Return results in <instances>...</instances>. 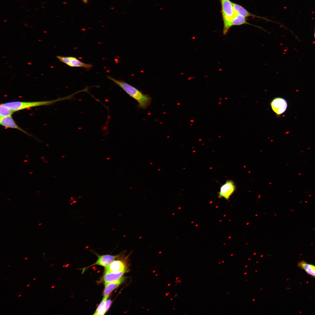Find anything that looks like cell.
Returning a JSON list of instances; mask_svg holds the SVG:
<instances>
[{
    "label": "cell",
    "instance_id": "8fae6325",
    "mask_svg": "<svg viewBox=\"0 0 315 315\" xmlns=\"http://www.w3.org/2000/svg\"><path fill=\"white\" fill-rule=\"evenodd\" d=\"M232 4L234 9L236 13L237 14L241 15L246 18L252 17L262 18L266 20L270 21L264 17L258 16L250 13L243 7L238 4L233 2Z\"/></svg>",
    "mask_w": 315,
    "mask_h": 315
},
{
    "label": "cell",
    "instance_id": "2e32d148",
    "mask_svg": "<svg viewBox=\"0 0 315 315\" xmlns=\"http://www.w3.org/2000/svg\"><path fill=\"white\" fill-rule=\"evenodd\" d=\"M14 113L8 107L5 106L3 104L0 105V117H3L12 115Z\"/></svg>",
    "mask_w": 315,
    "mask_h": 315
},
{
    "label": "cell",
    "instance_id": "484cf974",
    "mask_svg": "<svg viewBox=\"0 0 315 315\" xmlns=\"http://www.w3.org/2000/svg\"><path fill=\"white\" fill-rule=\"evenodd\" d=\"M224 262V261H222V263H223V262Z\"/></svg>",
    "mask_w": 315,
    "mask_h": 315
},
{
    "label": "cell",
    "instance_id": "4fadbf2b",
    "mask_svg": "<svg viewBox=\"0 0 315 315\" xmlns=\"http://www.w3.org/2000/svg\"><path fill=\"white\" fill-rule=\"evenodd\" d=\"M298 266L301 269L304 270L308 274L315 277V266L307 263L304 261L299 262Z\"/></svg>",
    "mask_w": 315,
    "mask_h": 315
},
{
    "label": "cell",
    "instance_id": "cb8c5ba5",
    "mask_svg": "<svg viewBox=\"0 0 315 315\" xmlns=\"http://www.w3.org/2000/svg\"><path fill=\"white\" fill-rule=\"evenodd\" d=\"M21 295H21V294H20V295H18V297H20V296H21Z\"/></svg>",
    "mask_w": 315,
    "mask_h": 315
},
{
    "label": "cell",
    "instance_id": "f1b7e54d",
    "mask_svg": "<svg viewBox=\"0 0 315 315\" xmlns=\"http://www.w3.org/2000/svg\"><path fill=\"white\" fill-rule=\"evenodd\" d=\"M7 279V278H6L5 279Z\"/></svg>",
    "mask_w": 315,
    "mask_h": 315
},
{
    "label": "cell",
    "instance_id": "ac0fdd59",
    "mask_svg": "<svg viewBox=\"0 0 315 315\" xmlns=\"http://www.w3.org/2000/svg\"><path fill=\"white\" fill-rule=\"evenodd\" d=\"M83 2L86 3L88 2V0H82Z\"/></svg>",
    "mask_w": 315,
    "mask_h": 315
},
{
    "label": "cell",
    "instance_id": "603a6c76",
    "mask_svg": "<svg viewBox=\"0 0 315 315\" xmlns=\"http://www.w3.org/2000/svg\"><path fill=\"white\" fill-rule=\"evenodd\" d=\"M30 285V284H27V287H29Z\"/></svg>",
    "mask_w": 315,
    "mask_h": 315
},
{
    "label": "cell",
    "instance_id": "ba28073f",
    "mask_svg": "<svg viewBox=\"0 0 315 315\" xmlns=\"http://www.w3.org/2000/svg\"><path fill=\"white\" fill-rule=\"evenodd\" d=\"M126 271L124 262L120 260H115L109 265L105 267V272H116Z\"/></svg>",
    "mask_w": 315,
    "mask_h": 315
},
{
    "label": "cell",
    "instance_id": "5bb4252c",
    "mask_svg": "<svg viewBox=\"0 0 315 315\" xmlns=\"http://www.w3.org/2000/svg\"><path fill=\"white\" fill-rule=\"evenodd\" d=\"M243 24H248L258 27L263 29L261 27L256 26L249 23L246 17L240 14L237 13L234 18L232 21V25L239 26Z\"/></svg>",
    "mask_w": 315,
    "mask_h": 315
},
{
    "label": "cell",
    "instance_id": "e0dca14e",
    "mask_svg": "<svg viewBox=\"0 0 315 315\" xmlns=\"http://www.w3.org/2000/svg\"><path fill=\"white\" fill-rule=\"evenodd\" d=\"M112 301L110 299L106 300L105 302V311L106 312L110 307Z\"/></svg>",
    "mask_w": 315,
    "mask_h": 315
},
{
    "label": "cell",
    "instance_id": "52a82bcc",
    "mask_svg": "<svg viewBox=\"0 0 315 315\" xmlns=\"http://www.w3.org/2000/svg\"><path fill=\"white\" fill-rule=\"evenodd\" d=\"M120 255L115 256L110 255H99L98 259L93 265H98L106 267L109 265L115 259L118 258Z\"/></svg>",
    "mask_w": 315,
    "mask_h": 315
},
{
    "label": "cell",
    "instance_id": "4316f807",
    "mask_svg": "<svg viewBox=\"0 0 315 315\" xmlns=\"http://www.w3.org/2000/svg\"><path fill=\"white\" fill-rule=\"evenodd\" d=\"M314 37H315V32H314Z\"/></svg>",
    "mask_w": 315,
    "mask_h": 315
},
{
    "label": "cell",
    "instance_id": "9c48e42d",
    "mask_svg": "<svg viewBox=\"0 0 315 315\" xmlns=\"http://www.w3.org/2000/svg\"><path fill=\"white\" fill-rule=\"evenodd\" d=\"M126 271L116 272H105L103 277L105 284L120 279Z\"/></svg>",
    "mask_w": 315,
    "mask_h": 315
},
{
    "label": "cell",
    "instance_id": "d6986e66",
    "mask_svg": "<svg viewBox=\"0 0 315 315\" xmlns=\"http://www.w3.org/2000/svg\"><path fill=\"white\" fill-rule=\"evenodd\" d=\"M55 287V286H51V288H54Z\"/></svg>",
    "mask_w": 315,
    "mask_h": 315
},
{
    "label": "cell",
    "instance_id": "5b68a950",
    "mask_svg": "<svg viewBox=\"0 0 315 315\" xmlns=\"http://www.w3.org/2000/svg\"><path fill=\"white\" fill-rule=\"evenodd\" d=\"M271 108L277 115H280L286 110L287 103L286 100L281 97H276L273 99L271 103Z\"/></svg>",
    "mask_w": 315,
    "mask_h": 315
},
{
    "label": "cell",
    "instance_id": "7c38bea8",
    "mask_svg": "<svg viewBox=\"0 0 315 315\" xmlns=\"http://www.w3.org/2000/svg\"><path fill=\"white\" fill-rule=\"evenodd\" d=\"M71 67H83L87 69H90L93 65L90 64L84 63L75 57H70L69 63L68 65Z\"/></svg>",
    "mask_w": 315,
    "mask_h": 315
},
{
    "label": "cell",
    "instance_id": "83f0119b",
    "mask_svg": "<svg viewBox=\"0 0 315 315\" xmlns=\"http://www.w3.org/2000/svg\"><path fill=\"white\" fill-rule=\"evenodd\" d=\"M10 265H8V267H10Z\"/></svg>",
    "mask_w": 315,
    "mask_h": 315
},
{
    "label": "cell",
    "instance_id": "44dd1931",
    "mask_svg": "<svg viewBox=\"0 0 315 315\" xmlns=\"http://www.w3.org/2000/svg\"><path fill=\"white\" fill-rule=\"evenodd\" d=\"M28 258H27V257H26V258H24V260H26Z\"/></svg>",
    "mask_w": 315,
    "mask_h": 315
},
{
    "label": "cell",
    "instance_id": "7402d4cb",
    "mask_svg": "<svg viewBox=\"0 0 315 315\" xmlns=\"http://www.w3.org/2000/svg\"><path fill=\"white\" fill-rule=\"evenodd\" d=\"M54 265V264H52V265H50V267Z\"/></svg>",
    "mask_w": 315,
    "mask_h": 315
},
{
    "label": "cell",
    "instance_id": "d4e9b609",
    "mask_svg": "<svg viewBox=\"0 0 315 315\" xmlns=\"http://www.w3.org/2000/svg\"><path fill=\"white\" fill-rule=\"evenodd\" d=\"M36 279L35 278H33V280L34 281H35L36 280Z\"/></svg>",
    "mask_w": 315,
    "mask_h": 315
},
{
    "label": "cell",
    "instance_id": "30bf717a",
    "mask_svg": "<svg viewBox=\"0 0 315 315\" xmlns=\"http://www.w3.org/2000/svg\"><path fill=\"white\" fill-rule=\"evenodd\" d=\"M124 278L122 277L116 281L105 284V286L103 292V297H109V294L118 287L123 282Z\"/></svg>",
    "mask_w": 315,
    "mask_h": 315
},
{
    "label": "cell",
    "instance_id": "f546056e",
    "mask_svg": "<svg viewBox=\"0 0 315 315\" xmlns=\"http://www.w3.org/2000/svg\"></svg>",
    "mask_w": 315,
    "mask_h": 315
},
{
    "label": "cell",
    "instance_id": "ffe728a7",
    "mask_svg": "<svg viewBox=\"0 0 315 315\" xmlns=\"http://www.w3.org/2000/svg\"><path fill=\"white\" fill-rule=\"evenodd\" d=\"M218 264H219V265H220V264H221V262H220V261H219V262H218Z\"/></svg>",
    "mask_w": 315,
    "mask_h": 315
},
{
    "label": "cell",
    "instance_id": "3957f363",
    "mask_svg": "<svg viewBox=\"0 0 315 315\" xmlns=\"http://www.w3.org/2000/svg\"><path fill=\"white\" fill-rule=\"evenodd\" d=\"M220 1L224 23L223 34L225 35L232 26V20L237 13L234 9L232 2L230 0H220Z\"/></svg>",
    "mask_w": 315,
    "mask_h": 315
},
{
    "label": "cell",
    "instance_id": "7a4b0ae2",
    "mask_svg": "<svg viewBox=\"0 0 315 315\" xmlns=\"http://www.w3.org/2000/svg\"><path fill=\"white\" fill-rule=\"evenodd\" d=\"M81 92V90H79L68 96L51 100L30 102L15 101L6 102L3 104L15 112L32 107L48 105L60 101L71 100L73 98L75 95Z\"/></svg>",
    "mask_w": 315,
    "mask_h": 315
},
{
    "label": "cell",
    "instance_id": "277c9868",
    "mask_svg": "<svg viewBox=\"0 0 315 315\" xmlns=\"http://www.w3.org/2000/svg\"><path fill=\"white\" fill-rule=\"evenodd\" d=\"M236 186L234 182L231 180H228L220 188L218 192V197L219 198L228 200L236 190Z\"/></svg>",
    "mask_w": 315,
    "mask_h": 315
},
{
    "label": "cell",
    "instance_id": "6da1fadb",
    "mask_svg": "<svg viewBox=\"0 0 315 315\" xmlns=\"http://www.w3.org/2000/svg\"><path fill=\"white\" fill-rule=\"evenodd\" d=\"M107 77L134 99L137 102L139 108L145 109L149 106L151 98L149 95L144 94L137 88L123 80H116L108 76Z\"/></svg>",
    "mask_w": 315,
    "mask_h": 315
},
{
    "label": "cell",
    "instance_id": "9a60e30c",
    "mask_svg": "<svg viewBox=\"0 0 315 315\" xmlns=\"http://www.w3.org/2000/svg\"><path fill=\"white\" fill-rule=\"evenodd\" d=\"M109 297H103V299L98 306L94 315H104L106 313L105 311V302Z\"/></svg>",
    "mask_w": 315,
    "mask_h": 315
},
{
    "label": "cell",
    "instance_id": "8992f818",
    "mask_svg": "<svg viewBox=\"0 0 315 315\" xmlns=\"http://www.w3.org/2000/svg\"><path fill=\"white\" fill-rule=\"evenodd\" d=\"M0 124L3 127L19 130L26 134H29L20 127L16 123L12 115L0 117Z\"/></svg>",
    "mask_w": 315,
    "mask_h": 315
}]
</instances>
